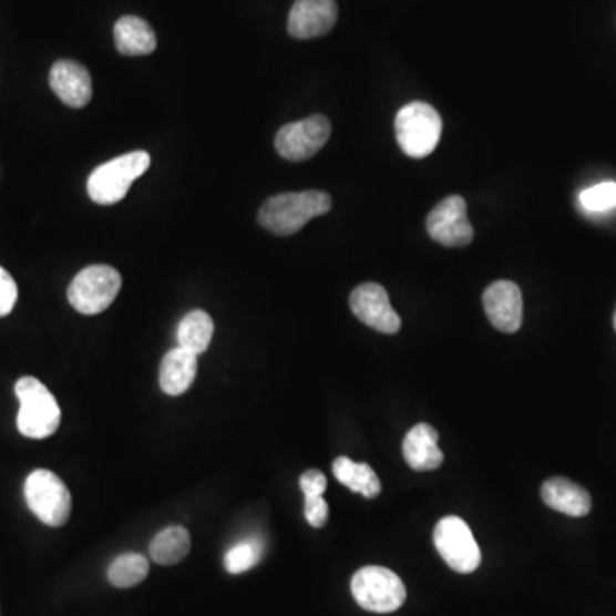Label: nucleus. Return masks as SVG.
<instances>
[{"mask_svg":"<svg viewBox=\"0 0 616 616\" xmlns=\"http://www.w3.org/2000/svg\"><path fill=\"white\" fill-rule=\"evenodd\" d=\"M581 206L587 213H606L616 207V182L594 185L581 192Z\"/></svg>","mask_w":616,"mask_h":616,"instance_id":"24","label":"nucleus"},{"mask_svg":"<svg viewBox=\"0 0 616 616\" xmlns=\"http://www.w3.org/2000/svg\"><path fill=\"white\" fill-rule=\"evenodd\" d=\"M613 322H615V329H616V310H615V319H613Z\"/></svg>","mask_w":616,"mask_h":616,"instance_id":"28","label":"nucleus"},{"mask_svg":"<svg viewBox=\"0 0 616 616\" xmlns=\"http://www.w3.org/2000/svg\"><path fill=\"white\" fill-rule=\"evenodd\" d=\"M331 206V197L326 192H286L269 197L260 207L257 219L269 234L290 237L298 234L310 219L329 213Z\"/></svg>","mask_w":616,"mask_h":616,"instance_id":"1","label":"nucleus"},{"mask_svg":"<svg viewBox=\"0 0 616 616\" xmlns=\"http://www.w3.org/2000/svg\"><path fill=\"white\" fill-rule=\"evenodd\" d=\"M146 151H132L112 162L103 163L88 178V194L100 206H112L127 196L129 188L150 168Z\"/></svg>","mask_w":616,"mask_h":616,"instance_id":"3","label":"nucleus"},{"mask_svg":"<svg viewBox=\"0 0 616 616\" xmlns=\"http://www.w3.org/2000/svg\"><path fill=\"white\" fill-rule=\"evenodd\" d=\"M331 137V122L324 115H312L279 129L275 146L279 156L288 162H305L326 146Z\"/></svg>","mask_w":616,"mask_h":616,"instance_id":"9","label":"nucleus"},{"mask_svg":"<svg viewBox=\"0 0 616 616\" xmlns=\"http://www.w3.org/2000/svg\"><path fill=\"white\" fill-rule=\"evenodd\" d=\"M19 408L18 430L28 439L42 440L53 435L61 425V407L52 392L34 377H23L16 383Z\"/></svg>","mask_w":616,"mask_h":616,"instance_id":"2","label":"nucleus"},{"mask_svg":"<svg viewBox=\"0 0 616 616\" xmlns=\"http://www.w3.org/2000/svg\"><path fill=\"white\" fill-rule=\"evenodd\" d=\"M300 489L305 496H322L327 489V478L322 471L308 470L301 474Z\"/></svg>","mask_w":616,"mask_h":616,"instance_id":"27","label":"nucleus"},{"mask_svg":"<svg viewBox=\"0 0 616 616\" xmlns=\"http://www.w3.org/2000/svg\"><path fill=\"white\" fill-rule=\"evenodd\" d=\"M113 38L122 55H150L158 45L153 28L137 16H124L119 19L113 28Z\"/></svg>","mask_w":616,"mask_h":616,"instance_id":"18","label":"nucleus"},{"mask_svg":"<svg viewBox=\"0 0 616 616\" xmlns=\"http://www.w3.org/2000/svg\"><path fill=\"white\" fill-rule=\"evenodd\" d=\"M304 514L310 526L324 527L329 519V505L324 496H305Z\"/></svg>","mask_w":616,"mask_h":616,"instance_id":"26","label":"nucleus"},{"mask_svg":"<svg viewBox=\"0 0 616 616\" xmlns=\"http://www.w3.org/2000/svg\"><path fill=\"white\" fill-rule=\"evenodd\" d=\"M191 552V534L185 527L172 526L154 536L150 545L153 562L160 565H175L184 561Z\"/></svg>","mask_w":616,"mask_h":616,"instance_id":"21","label":"nucleus"},{"mask_svg":"<svg viewBox=\"0 0 616 616\" xmlns=\"http://www.w3.org/2000/svg\"><path fill=\"white\" fill-rule=\"evenodd\" d=\"M213 335H215V322L211 319L209 314L204 310H194L178 324V348H184L199 357L209 348Z\"/></svg>","mask_w":616,"mask_h":616,"instance_id":"20","label":"nucleus"},{"mask_svg":"<svg viewBox=\"0 0 616 616\" xmlns=\"http://www.w3.org/2000/svg\"><path fill=\"white\" fill-rule=\"evenodd\" d=\"M264 555V542L260 537H248L229 548L225 555V568L229 574L238 575L250 571L259 564Z\"/></svg>","mask_w":616,"mask_h":616,"instance_id":"23","label":"nucleus"},{"mask_svg":"<svg viewBox=\"0 0 616 616\" xmlns=\"http://www.w3.org/2000/svg\"><path fill=\"white\" fill-rule=\"evenodd\" d=\"M196 373L197 355L177 346L163 358L160 367V388L168 396L184 394L191 389Z\"/></svg>","mask_w":616,"mask_h":616,"instance_id":"17","label":"nucleus"},{"mask_svg":"<svg viewBox=\"0 0 616 616\" xmlns=\"http://www.w3.org/2000/svg\"><path fill=\"white\" fill-rule=\"evenodd\" d=\"M332 473L341 485L351 492L360 493L365 499H376L382 490L376 471L365 462H355L341 455L332 462Z\"/></svg>","mask_w":616,"mask_h":616,"instance_id":"19","label":"nucleus"},{"mask_svg":"<svg viewBox=\"0 0 616 616\" xmlns=\"http://www.w3.org/2000/svg\"><path fill=\"white\" fill-rule=\"evenodd\" d=\"M402 455L414 471H433L442 466L444 454L439 449V433L429 423H418L402 442Z\"/></svg>","mask_w":616,"mask_h":616,"instance_id":"15","label":"nucleus"},{"mask_svg":"<svg viewBox=\"0 0 616 616\" xmlns=\"http://www.w3.org/2000/svg\"><path fill=\"white\" fill-rule=\"evenodd\" d=\"M355 602L372 613H392L407 602V586L394 572L379 565L360 568L351 579Z\"/></svg>","mask_w":616,"mask_h":616,"instance_id":"5","label":"nucleus"},{"mask_svg":"<svg viewBox=\"0 0 616 616\" xmlns=\"http://www.w3.org/2000/svg\"><path fill=\"white\" fill-rule=\"evenodd\" d=\"M396 140L411 158H425L439 146L442 119L429 103L413 102L396 115Z\"/></svg>","mask_w":616,"mask_h":616,"instance_id":"4","label":"nucleus"},{"mask_svg":"<svg viewBox=\"0 0 616 616\" xmlns=\"http://www.w3.org/2000/svg\"><path fill=\"white\" fill-rule=\"evenodd\" d=\"M49 81L53 93L71 109H83L93 99L90 71L80 62H55Z\"/></svg>","mask_w":616,"mask_h":616,"instance_id":"14","label":"nucleus"},{"mask_svg":"<svg viewBox=\"0 0 616 616\" xmlns=\"http://www.w3.org/2000/svg\"><path fill=\"white\" fill-rule=\"evenodd\" d=\"M543 502L553 511L571 515V517H584L593 507L589 492L577 485L567 478H550L542 486Z\"/></svg>","mask_w":616,"mask_h":616,"instance_id":"16","label":"nucleus"},{"mask_svg":"<svg viewBox=\"0 0 616 616\" xmlns=\"http://www.w3.org/2000/svg\"><path fill=\"white\" fill-rule=\"evenodd\" d=\"M24 499L30 511L47 526H64L71 517V492L52 471H33L24 483Z\"/></svg>","mask_w":616,"mask_h":616,"instance_id":"6","label":"nucleus"},{"mask_svg":"<svg viewBox=\"0 0 616 616\" xmlns=\"http://www.w3.org/2000/svg\"><path fill=\"white\" fill-rule=\"evenodd\" d=\"M18 301V286L14 278L0 267V317L9 316Z\"/></svg>","mask_w":616,"mask_h":616,"instance_id":"25","label":"nucleus"},{"mask_svg":"<svg viewBox=\"0 0 616 616\" xmlns=\"http://www.w3.org/2000/svg\"><path fill=\"white\" fill-rule=\"evenodd\" d=\"M437 552L458 574H471L481 564V552L466 521L455 515L440 519L433 531Z\"/></svg>","mask_w":616,"mask_h":616,"instance_id":"8","label":"nucleus"},{"mask_svg":"<svg viewBox=\"0 0 616 616\" xmlns=\"http://www.w3.org/2000/svg\"><path fill=\"white\" fill-rule=\"evenodd\" d=\"M350 307L365 326L376 331L396 335L401 329V319L392 308L388 291L377 283L357 286L350 297Z\"/></svg>","mask_w":616,"mask_h":616,"instance_id":"11","label":"nucleus"},{"mask_svg":"<svg viewBox=\"0 0 616 616\" xmlns=\"http://www.w3.org/2000/svg\"><path fill=\"white\" fill-rule=\"evenodd\" d=\"M338 21L336 0H295L288 18V31L297 40L322 37Z\"/></svg>","mask_w":616,"mask_h":616,"instance_id":"13","label":"nucleus"},{"mask_svg":"<svg viewBox=\"0 0 616 616\" xmlns=\"http://www.w3.org/2000/svg\"><path fill=\"white\" fill-rule=\"evenodd\" d=\"M150 574V562L141 553H125L117 556L109 567V581L112 586L127 589L137 586Z\"/></svg>","mask_w":616,"mask_h":616,"instance_id":"22","label":"nucleus"},{"mask_svg":"<svg viewBox=\"0 0 616 616\" xmlns=\"http://www.w3.org/2000/svg\"><path fill=\"white\" fill-rule=\"evenodd\" d=\"M490 322L500 332H517L523 326V294L515 283L495 281L483 294Z\"/></svg>","mask_w":616,"mask_h":616,"instance_id":"12","label":"nucleus"},{"mask_svg":"<svg viewBox=\"0 0 616 616\" xmlns=\"http://www.w3.org/2000/svg\"><path fill=\"white\" fill-rule=\"evenodd\" d=\"M427 229L430 237L444 247L470 245L474 238V229L468 219L466 201L461 196L440 201L427 218Z\"/></svg>","mask_w":616,"mask_h":616,"instance_id":"10","label":"nucleus"},{"mask_svg":"<svg viewBox=\"0 0 616 616\" xmlns=\"http://www.w3.org/2000/svg\"><path fill=\"white\" fill-rule=\"evenodd\" d=\"M122 288V278L117 269L105 264L86 267L72 279L68 290V300L72 307L84 316H96L113 304Z\"/></svg>","mask_w":616,"mask_h":616,"instance_id":"7","label":"nucleus"}]
</instances>
